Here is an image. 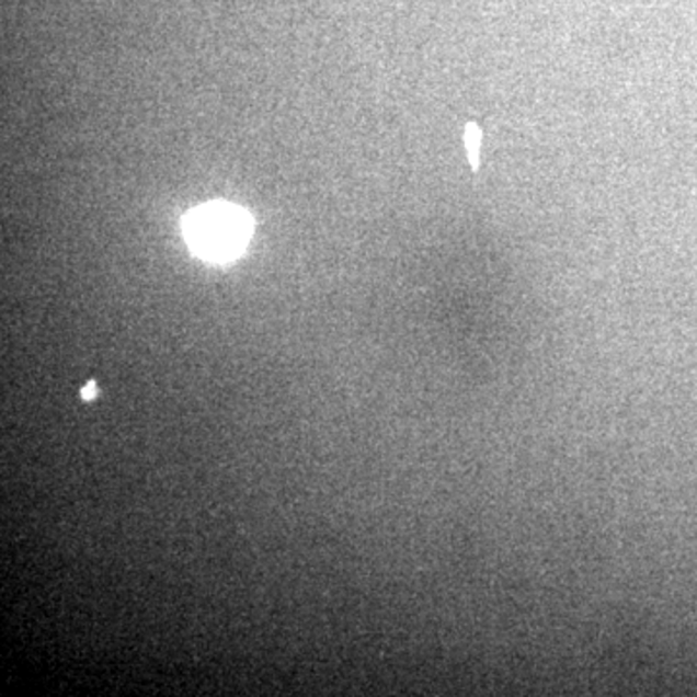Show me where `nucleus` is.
<instances>
[{
  "label": "nucleus",
  "mask_w": 697,
  "mask_h": 697,
  "mask_svg": "<svg viewBox=\"0 0 697 697\" xmlns=\"http://www.w3.org/2000/svg\"><path fill=\"white\" fill-rule=\"evenodd\" d=\"M183 231L186 242L198 256L227 262L239 256L247 247L252 224L244 209L214 202L188 212L184 217Z\"/></svg>",
  "instance_id": "1"
},
{
  "label": "nucleus",
  "mask_w": 697,
  "mask_h": 697,
  "mask_svg": "<svg viewBox=\"0 0 697 697\" xmlns=\"http://www.w3.org/2000/svg\"><path fill=\"white\" fill-rule=\"evenodd\" d=\"M465 141H467V150H469V158L473 161V165L477 167L479 161V144H481V130L477 126H467V133H465Z\"/></svg>",
  "instance_id": "2"
},
{
  "label": "nucleus",
  "mask_w": 697,
  "mask_h": 697,
  "mask_svg": "<svg viewBox=\"0 0 697 697\" xmlns=\"http://www.w3.org/2000/svg\"><path fill=\"white\" fill-rule=\"evenodd\" d=\"M95 393H98V390H95V384H88V388H83L82 390V398L93 399L95 398Z\"/></svg>",
  "instance_id": "3"
}]
</instances>
